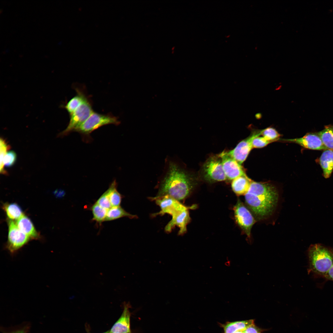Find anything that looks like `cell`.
<instances>
[{
    "label": "cell",
    "mask_w": 333,
    "mask_h": 333,
    "mask_svg": "<svg viewBox=\"0 0 333 333\" xmlns=\"http://www.w3.org/2000/svg\"><path fill=\"white\" fill-rule=\"evenodd\" d=\"M95 202L101 207L108 210L111 208L108 195L106 191Z\"/></svg>",
    "instance_id": "28"
},
{
    "label": "cell",
    "mask_w": 333,
    "mask_h": 333,
    "mask_svg": "<svg viewBox=\"0 0 333 333\" xmlns=\"http://www.w3.org/2000/svg\"><path fill=\"white\" fill-rule=\"evenodd\" d=\"M194 207L181 211L172 216V219L166 226L165 230L168 232L171 231L172 229L177 226L179 228L178 234L182 235L187 231V225L190 220L188 209Z\"/></svg>",
    "instance_id": "13"
},
{
    "label": "cell",
    "mask_w": 333,
    "mask_h": 333,
    "mask_svg": "<svg viewBox=\"0 0 333 333\" xmlns=\"http://www.w3.org/2000/svg\"><path fill=\"white\" fill-rule=\"evenodd\" d=\"M218 156L221 158L223 169L227 179L233 180L241 176L246 175L241 165L223 151Z\"/></svg>",
    "instance_id": "11"
},
{
    "label": "cell",
    "mask_w": 333,
    "mask_h": 333,
    "mask_svg": "<svg viewBox=\"0 0 333 333\" xmlns=\"http://www.w3.org/2000/svg\"><path fill=\"white\" fill-rule=\"evenodd\" d=\"M245 196V203L256 221L266 220L273 215L279 197L278 191L273 184L253 181Z\"/></svg>",
    "instance_id": "1"
},
{
    "label": "cell",
    "mask_w": 333,
    "mask_h": 333,
    "mask_svg": "<svg viewBox=\"0 0 333 333\" xmlns=\"http://www.w3.org/2000/svg\"><path fill=\"white\" fill-rule=\"evenodd\" d=\"M123 217L132 219L137 217L128 213L119 206L113 207L108 210L105 221H112Z\"/></svg>",
    "instance_id": "20"
},
{
    "label": "cell",
    "mask_w": 333,
    "mask_h": 333,
    "mask_svg": "<svg viewBox=\"0 0 333 333\" xmlns=\"http://www.w3.org/2000/svg\"><path fill=\"white\" fill-rule=\"evenodd\" d=\"M3 208L10 220H17L24 215L21 208L15 203H5Z\"/></svg>",
    "instance_id": "21"
},
{
    "label": "cell",
    "mask_w": 333,
    "mask_h": 333,
    "mask_svg": "<svg viewBox=\"0 0 333 333\" xmlns=\"http://www.w3.org/2000/svg\"><path fill=\"white\" fill-rule=\"evenodd\" d=\"M204 179L210 183L224 181L227 179L223 169L221 158L217 155L209 158L202 168Z\"/></svg>",
    "instance_id": "8"
},
{
    "label": "cell",
    "mask_w": 333,
    "mask_h": 333,
    "mask_svg": "<svg viewBox=\"0 0 333 333\" xmlns=\"http://www.w3.org/2000/svg\"><path fill=\"white\" fill-rule=\"evenodd\" d=\"M119 333V332H115V333Z\"/></svg>",
    "instance_id": "35"
},
{
    "label": "cell",
    "mask_w": 333,
    "mask_h": 333,
    "mask_svg": "<svg viewBox=\"0 0 333 333\" xmlns=\"http://www.w3.org/2000/svg\"><path fill=\"white\" fill-rule=\"evenodd\" d=\"M245 330H240L239 331H237L234 332V333H245Z\"/></svg>",
    "instance_id": "33"
},
{
    "label": "cell",
    "mask_w": 333,
    "mask_h": 333,
    "mask_svg": "<svg viewBox=\"0 0 333 333\" xmlns=\"http://www.w3.org/2000/svg\"><path fill=\"white\" fill-rule=\"evenodd\" d=\"M89 208L93 215L92 220L101 226L102 223L105 221L108 210L101 207L96 202Z\"/></svg>",
    "instance_id": "23"
},
{
    "label": "cell",
    "mask_w": 333,
    "mask_h": 333,
    "mask_svg": "<svg viewBox=\"0 0 333 333\" xmlns=\"http://www.w3.org/2000/svg\"><path fill=\"white\" fill-rule=\"evenodd\" d=\"M31 239L19 229L14 221H9L8 239L6 247L11 255H14Z\"/></svg>",
    "instance_id": "7"
},
{
    "label": "cell",
    "mask_w": 333,
    "mask_h": 333,
    "mask_svg": "<svg viewBox=\"0 0 333 333\" xmlns=\"http://www.w3.org/2000/svg\"><path fill=\"white\" fill-rule=\"evenodd\" d=\"M261 330L256 326L254 323L248 327L245 331V333H261Z\"/></svg>",
    "instance_id": "30"
},
{
    "label": "cell",
    "mask_w": 333,
    "mask_h": 333,
    "mask_svg": "<svg viewBox=\"0 0 333 333\" xmlns=\"http://www.w3.org/2000/svg\"><path fill=\"white\" fill-rule=\"evenodd\" d=\"M76 92L75 96L70 99L64 106V108L70 115L78 108L87 95L84 88L78 86H75Z\"/></svg>",
    "instance_id": "17"
},
{
    "label": "cell",
    "mask_w": 333,
    "mask_h": 333,
    "mask_svg": "<svg viewBox=\"0 0 333 333\" xmlns=\"http://www.w3.org/2000/svg\"><path fill=\"white\" fill-rule=\"evenodd\" d=\"M120 122L117 117L111 113L100 114L94 111L75 131L80 134L84 140L88 141L91 139L90 134L94 131L108 125H118Z\"/></svg>",
    "instance_id": "4"
},
{
    "label": "cell",
    "mask_w": 333,
    "mask_h": 333,
    "mask_svg": "<svg viewBox=\"0 0 333 333\" xmlns=\"http://www.w3.org/2000/svg\"><path fill=\"white\" fill-rule=\"evenodd\" d=\"M117 184L115 180H113L107 190L109 201L113 207L120 206L122 196L117 190Z\"/></svg>",
    "instance_id": "22"
},
{
    "label": "cell",
    "mask_w": 333,
    "mask_h": 333,
    "mask_svg": "<svg viewBox=\"0 0 333 333\" xmlns=\"http://www.w3.org/2000/svg\"><path fill=\"white\" fill-rule=\"evenodd\" d=\"M168 170L158 194L151 198V200L167 195L180 201L186 198L192 190L195 182L190 175L172 162L170 163Z\"/></svg>",
    "instance_id": "2"
},
{
    "label": "cell",
    "mask_w": 333,
    "mask_h": 333,
    "mask_svg": "<svg viewBox=\"0 0 333 333\" xmlns=\"http://www.w3.org/2000/svg\"><path fill=\"white\" fill-rule=\"evenodd\" d=\"M233 210L236 222L247 236L249 242L251 243V230L256 220L250 210L240 199H238Z\"/></svg>",
    "instance_id": "6"
},
{
    "label": "cell",
    "mask_w": 333,
    "mask_h": 333,
    "mask_svg": "<svg viewBox=\"0 0 333 333\" xmlns=\"http://www.w3.org/2000/svg\"><path fill=\"white\" fill-rule=\"evenodd\" d=\"M16 223L19 229L31 239H38L39 238V235L32 221L26 216L24 215L17 220Z\"/></svg>",
    "instance_id": "15"
},
{
    "label": "cell",
    "mask_w": 333,
    "mask_h": 333,
    "mask_svg": "<svg viewBox=\"0 0 333 333\" xmlns=\"http://www.w3.org/2000/svg\"><path fill=\"white\" fill-rule=\"evenodd\" d=\"M27 328L24 327L4 333H27Z\"/></svg>",
    "instance_id": "32"
},
{
    "label": "cell",
    "mask_w": 333,
    "mask_h": 333,
    "mask_svg": "<svg viewBox=\"0 0 333 333\" xmlns=\"http://www.w3.org/2000/svg\"><path fill=\"white\" fill-rule=\"evenodd\" d=\"M308 272L324 277L333 265V248L321 244H311L307 251Z\"/></svg>",
    "instance_id": "3"
},
{
    "label": "cell",
    "mask_w": 333,
    "mask_h": 333,
    "mask_svg": "<svg viewBox=\"0 0 333 333\" xmlns=\"http://www.w3.org/2000/svg\"><path fill=\"white\" fill-rule=\"evenodd\" d=\"M324 277L328 280L333 281V265L327 272Z\"/></svg>",
    "instance_id": "31"
},
{
    "label": "cell",
    "mask_w": 333,
    "mask_h": 333,
    "mask_svg": "<svg viewBox=\"0 0 333 333\" xmlns=\"http://www.w3.org/2000/svg\"><path fill=\"white\" fill-rule=\"evenodd\" d=\"M261 135L271 143L278 141L281 136L275 128L271 127L262 129Z\"/></svg>",
    "instance_id": "25"
},
{
    "label": "cell",
    "mask_w": 333,
    "mask_h": 333,
    "mask_svg": "<svg viewBox=\"0 0 333 333\" xmlns=\"http://www.w3.org/2000/svg\"><path fill=\"white\" fill-rule=\"evenodd\" d=\"M261 132L262 130L254 129L249 136L240 142L234 149L226 152V153L241 165L253 148V140L256 137L260 136Z\"/></svg>",
    "instance_id": "9"
},
{
    "label": "cell",
    "mask_w": 333,
    "mask_h": 333,
    "mask_svg": "<svg viewBox=\"0 0 333 333\" xmlns=\"http://www.w3.org/2000/svg\"><path fill=\"white\" fill-rule=\"evenodd\" d=\"M154 200L160 207L161 210L158 213L154 214L153 216L162 215L168 214L173 216L178 212L188 208L182 204L180 201L173 197L165 195Z\"/></svg>",
    "instance_id": "10"
},
{
    "label": "cell",
    "mask_w": 333,
    "mask_h": 333,
    "mask_svg": "<svg viewBox=\"0 0 333 333\" xmlns=\"http://www.w3.org/2000/svg\"><path fill=\"white\" fill-rule=\"evenodd\" d=\"M104 333H110V331H108Z\"/></svg>",
    "instance_id": "34"
},
{
    "label": "cell",
    "mask_w": 333,
    "mask_h": 333,
    "mask_svg": "<svg viewBox=\"0 0 333 333\" xmlns=\"http://www.w3.org/2000/svg\"><path fill=\"white\" fill-rule=\"evenodd\" d=\"M328 149H333V126H326L322 131L317 133Z\"/></svg>",
    "instance_id": "24"
},
{
    "label": "cell",
    "mask_w": 333,
    "mask_h": 333,
    "mask_svg": "<svg viewBox=\"0 0 333 333\" xmlns=\"http://www.w3.org/2000/svg\"><path fill=\"white\" fill-rule=\"evenodd\" d=\"M253 181L246 175L239 176L232 181V190L237 195H245L248 191Z\"/></svg>",
    "instance_id": "16"
},
{
    "label": "cell",
    "mask_w": 333,
    "mask_h": 333,
    "mask_svg": "<svg viewBox=\"0 0 333 333\" xmlns=\"http://www.w3.org/2000/svg\"><path fill=\"white\" fill-rule=\"evenodd\" d=\"M93 112L91 101L87 95L80 105L70 115L68 125L62 134L66 135L72 132L75 131Z\"/></svg>",
    "instance_id": "5"
},
{
    "label": "cell",
    "mask_w": 333,
    "mask_h": 333,
    "mask_svg": "<svg viewBox=\"0 0 333 333\" xmlns=\"http://www.w3.org/2000/svg\"><path fill=\"white\" fill-rule=\"evenodd\" d=\"M9 149V146L3 139L1 138L0 140V172L3 174L7 173L4 169L3 160L4 158Z\"/></svg>",
    "instance_id": "26"
},
{
    "label": "cell",
    "mask_w": 333,
    "mask_h": 333,
    "mask_svg": "<svg viewBox=\"0 0 333 333\" xmlns=\"http://www.w3.org/2000/svg\"><path fill=\"white\" fill-rule=\"evenodd\" d=\"M271 143L267 141L263 136H258L255 138L252 142L253 148H263Z\"/></svg>",
    "instance_id": "29"
},
{
    "label": "cell",
    "mask_w": 333,
    "mask_h": 333,
    "mask_svg": "<svg viewBox=\"0 0 333 333\" xmlns=\"http://www.w3.org/2000/svg\"><path fill=\"white\" fill-rule=\"evenodd\" d=\"M130 313L128 306L125 304L122 314L118 320L114 324L110 332V333L119 332L120 333H131L130 327Z\"/></svg>",
    "instance_id": "14"
},
{
    "label": "cell",
    "mask_w": 333,
    "mask_h": 333,
    "mask_svg": "<svg viewBox=\"0 0 333 333\" xmlns=\"http://www.w3.org/2000/svg\"><path fill=\"white\" fill-rule=\"evenodd\" d=\"M281 142L298 144L305 148L314 150H327L317 134L308 133L302 137L294 139H280Z\"/></svg>",
    "instance_id": "12"
},
{
    "label": "cell",
    "mask_w": 333,
    "mask_h": 333,
    "mask_svg": "<svg viewBox=\"0 0 333 333\" xmlns=\"http://www.w3.org/2000/svg\"><path fill=\"white\" fill-rule=\"evenodd\" d=\"M17 155L13 151H8L6 154L4 159V166L9 167L14 165L16 160Z\"/></svg>",
    "instance_id": "27"
},
{
    "label": "cell",
    "mask_w": 333,
    "mask_h": 333,
    "mask_svg": "<svg viewBox=\"0 0 333 333\" xmlns=\"http://www.w3.org/2000/svg\"><path fill=\"white\" fill-rule=\"evenodd\" d=\"M319 162L324 177L329 178L333 170V151L331 149L324 151L320 157Z\"/></svg>",
    "instance_id": "18"
},
{
    "label": "cell",
    "mask_w": 333,
    "mask_h": 333,
    "mask_svg": "<svg viewBox=\"0 0 333 333\" xmlns=\"http://www.w3.org/2000/svg\"><path fill=\"white\" fill-rule=\"evenodd\" d=\"M254 323L253 320L228 322L223 325L224 333H234L240 330H245Z\"/></svg>",
    "instance_id": "19"
}]
</instances>
